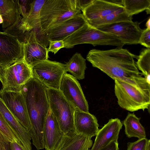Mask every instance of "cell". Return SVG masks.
Returning <instances> with one entry per match:
<instances>
[{
  "instance_id": "44dd1931",
  "label": "cell",
  "mask_w": 150,
  "mask_h": 150,
  "mask_svg": "<svg viewBox=\"0 0 150 150\" xmlns=\"http://www.w3.org/2000/svg\"><path fill=\"white\" fill-rule=\"evenodd\" d=\"M46 0H31L29 12L22 18L20 28L24 33L40 29V13Z\"/></svg>"
},
{
  "instance_id": "5bb4252c",
  "label": "cell",
  "mask_w": 150,
  "mask_h": 150,
  "mask_svg": "<svg viewBox=\"0 0 150 150\" xmlns=\"http://www.w3.org/2000/svg\"><path fill=\"white\" fill-rule=\"evenodd\" d=\"M22 58L23 44L16 37L0 31V65H8Z\"/></svg>"
},
{
  "instance_id": "ab89813d",
  "label": "cell",
  "mask_w": 150,
  "mask_h": 150,
  "mask_svg": "<svg viewBox=\"0 0 150 150\" xmlns=\"http://www.w3.org/2000/svg\"></svg>"
},
{
  "instance_id": "8992f818",
  "label": "cell",
  "mask_w": 150,
  "mask_h": 150,
  "mask_svg": "<svg viewBox=\"0 0 150 150\" xmlns=\"http://www.w3.org/2000/svg\"><path fill=\"white\" fill-rule=\"evenodd\" d=\"M47 91L50 110L64 134L76 132L74 108L59 90L47 88Z\"/></svg>"
},
{
  "instance_id": "ac0fdd59",
  "label": "cell",
  "mask_w": 150,
  "mask_h": 150,
  "mask_svg": "<svg viewBox=\"0 0 150 150\" xmlns=\"http://www.w3.org/2000/svg\"><path fill=\"white\" fill-rule=\"evenodd\" d=\"M74 120L75 131L78 134L90 138L96 135L99 125L93 114L76 109Z\"/></svg>"
},
{
  "instance_id": "d6986e66",
  "label": "cell",
  "mask_w": 150,
  "mask_h": 150,
  "mask_svg": "<svg viewBox=\"0 0 150 150\" xmlns=\"http://www.w3.org/2000/svg\"><path fill=\"white\" fill-rule=\"evenodd\" d=\"M92 145L91 138L71 132L64 134L54 150H90Z\"/></svg>"
},
{
  "instance_id": "74e56055",
  "label": "cell",
  "mask_w": 150,
  "mask_h": 150,
  "mask_svg": "<svg viewBox=\"0 0 150 150\" xmlns=\"http://www.w3.org/2000/svg\"><path fill=\"white\" fill-rule=\"evenodd\" d=\"M147 28L150 29V18H149L146 23Z\"/></svg>"
},
{
  "instance_id": "277c9868",
  "label": "cell",
  "mask_w": 150,
  "mask_h": 150,
  "mask_svg": "<svg viewBox=\"0 0 150 150\" xmlns=\"http://www.w3.org/2000/svg\"><path fill=\"white\" fill-rule=\"evenodd\" d=\"M64 48H71L76 45L89 44L97 45H112L122 48L125 45L115 36L92 27L88 22L63 40Z\"/></svg>"
},
{
  "instance_id": "3957f363",
  "label": "cell",
  "mask_w": 150,
  "mask_h": 150,
  "mask_svg": "<svg viewBox=\"0 0 150 150\" xmlns=\"http://www.w3.org/2000/svg\"><path fill=\"white\" fill-rule=\"evenodd\" d=\"M81 13L77 0H46L40 11L39 33Z\"/></svg>"
},
{
  "instance_id": "83f0119b",
  "label": "cell",
  "mask_w": 150,
  "mask_h": 150,
  "mask_svg": "<svg viewBox=\"0 0 150 150\" xmlns=\"http://www.w3.org/2000/svg\"><path fill=\"white\" fill-rule=\"evenodd\" d=\"M0 131L10 142H16L23 148L18 138L13 132L0 112Z\"/></svg>"
},
{
  "instance_id": "8d00e7d4",
  "label": "cell",
  "mask_w": 150,
  "mask_h": 150,
  "mask_svg": "<svg viewBox=\"0 0 150 150\" xmlns=\"http://www.w3.org/2000/svg\"><path fill=\"white\" fill-rule=\"evenodd\" d=\"M106 1L112 4L123 6V0H105Z\"/></svg>"
},
{
  "instance_id": "d590c367",
  "label": "cell",
  "mask_w": 150,
  "mask_h": 150,
  "mask_svg": "<svg viewBox=\"0 0 150 150\" xmlns=\"http://www.w3.org/2000/svg\"><path fill=\"white\" fill-rule=\"evenodd\" d=\"M11 150H24L23 148L16 142H11Z\"/></svg>"
},
{
  "instance_id": "9a60e30c",
  "label": "cell",
  "mask_w": 150,
  "mask_h": 150,
  "mask_svg": "<svg viewBox=\"0 0 150 150\" xmlns=\"http://www.w3.org/2000/svg\"><path fill=\"white\" fill-rule=\"evenodd\" d=\"M122 124L118 118L110 119L99 129L91 150H100L113 141H117Z\"/></svg>"
},
{
  "instance_id": "52a82bcc",
  "label": "cell",
  "mask_w": 150,
  "mask_h": 150,
  "mask_svg": "<svg viewBox=\"0 0 150 150\" xmlns=\"http://www.w3.org/2000/svg\"><path fill=\"white\" fill-rule=\"evenodd\" d=\"M33 77L32 68L23 58L8 65L0 66V81L3 91L20 92Z\"/></svg>"
},
{
  "instance_id": "f1b7e54d",
  "label": "cell",
  "mask_w": 150,
  "mask_h": 150,
  "mask_svg": "<svg viewBox=\"0 0 150 150\" xmlns=\"http://www.w3.org/2000/svg\"><path fill=\"white\" fill-rule=\"evenodd\" d=\"M22 17H21L11 26L4 30V32L9 34L17 38L22 43H23L28 34L30 32L24 33L20 28Z\"/></svg>"
},
{
  "instance_id": "7402d4cb",
  "label": "cell",
  "mask_w": 150,
  "mask_h": 150,
  "mask_svg": "<svg viewBox=\"0 0 150 150\" xmlns=\"http://www.w3.org/2000/svg\"><path fill=\"white\" fill-rule=\"evenodd\" d=\"M0 13L3 19L2 28L4 30L21 17L18 0H0Z\"/></svg>"
},
{
  "instance_id": "30bf717a",
  "label": "cell",
  "mask_w": 150,
  "mask_h": 150,
  "mask_svg": "<svg viewBox=\"0 0 150 150\" xmlns=\"http://www.w3.org/2000/svg\"><path fill=\"white\" fill-rule=\"evenodd\" d=\"M59 90L75 109L89 112L88 103L81 85L72 75L67 73L64 74Z\"/></svg>"
},
{
  "instance_id": "60d3db41",
  "label": "cell",
  "mask_w": 150,
  "mask_h": 150,
  "mask_svg": "<svg viewBox=\"0 0 150 150\" xmlns=\"http://www.w3.org/2000/svg\"></svg>"
},
{
  "instance_id": "4fadbf2b",
  "label": "cell",
  "mask_w": 150,
  "mask_h": 150,
  "mask_svg": "<svg viewBox=\"0 0 150 150\" xmlns=\"http://www.w3.org/2000/svg\"><path fill=\"white\" fill-rule=\"evenodd\" d=\"M87 22L81 13L51 27L41 35L49 42L63 40Z\"/></svg>"
},
{
  "instance_id": "4dcf8cb0",
  "label": "cell",
  "mask_w": 150,
  "mask_h": 150,
  "mask_svg": "<svg viewBox=\"0 0 150 150\" xmlns=\"http://www.w3.org/2000/svg\"><path fill=\"white\" fill-rule=\"evenodd\" d=\"M146 48H150V29L143 30L139 39V43Z\"/></svg>"
},
{
  "instance_id": "ffe728a7",
  "label": "cell",
  "mask_w": 150,
  "mask_h": 150,
  "mask_svg": "<svg viewBox=\"0 0 150 150\" xmlns=\"http://www.w3.org/2000/svg\"><path fill=\"white\" fill-rule=\"evenodd\" d=\"M0 112L23 146L26 148L30 146L31 139L30 132L15 117L0 98Z\"/></svg>"
},
{
  "instance_id": "f546056e",
  "label": "cell",
  "mask_w": 150,
  "mask_h": 150,
  "mask_svg": "<svg viewBox=\"0 0 150 150\" xmlns=\"http://www.w3.org/2000/svg\"><path fill=\"white\" fill-rule=\"evenodd\" d=\"M127 150H150V140L145 137L128 142Z\"/></svg>"
},
{
  "instance_id": "7a4b0ae2",
  "label": "cell",
  "mask_w": 150,
  "mask_h": 150,
  "mask_svg": "<svg viewBox=\"0 0 150 150\" xmlns=\"http://www.w3.org/2000/svg\"><path fill=\"white\" fill-rule=\"evenodd\" d=\"M47 87L33 77L21 91L24 97L30 124V133L33 144L39 150L45 148L43 130L50 110Z\"/></svg>"
},
{
  "instance_id": "6da1fadb",
  "label": "cell",
  "mask_w": 150,
  "mask_h": 150,
  "mask_svg": "<svg viewBox=\"0 0 150 150\" xmlns=\"http://www.w3.org/2000/svg\"><path fill=\"white\" fill-rule=\"evenodd\" d=\"M137 57L127 49L117 47L106 50L93 49L88 52L86 59L93 67L114 80L124 81L147 91L150 89V84L137 66L134 58Z\"/></svg>"
},
{
  "instance_id": "5b68a950",
  "label": "cell",
  "mask_w": 150,
  "mask_h": 150,
  "mask_svg": "<svg viewBox=\"0 0 150 150\" xmlns=\"http://www.w3.org/2000/svg\"><path fill=\"white\" fill-rule=\"evenodd\" d=\"M114 91L120 107L130 112L149 111L150 93L124 81L115 79Z\"/></svg>"
},
{
  "instance_id": "484cf974",
  "label": "cell",
  "mask_w": 150,
  "mask_h": 150,
  "mask_svg": "<svg viewBox=\"0 0 150 150\" xmlns=\"http://www.w3.org/2000/svg\"><path fill=\"white\" fill-rule=\"evenodd\" d=\"M123 6L126 13L132 16L144 10L150 13V0H123Z\"/></svg>"
},
{
  "instance_id": "9c48e42d",
  "label": "cell",
  "mask_w": 150,
  "mask_h": 150,
  "mask_svg": "<svg viewBox=\"0 0 150 150\" xmlns=\"http://www.w3.org/2000/svg\"><path fill=\"white\" fill-rule=\"evenodd\" d=\"M96 28L116 36L125 44L139 43L143 31L137 22L123 21L98 26Z\"/></svg>"
},
{
  "instance_id": "8fae6325",
  "label": "cell",
  "mask_w": 150,
  "mask_h": 150,
  "mask_svg": "<svg viewBox=\"0 0 150 150\" xmlns=\"http://www.w3.org/2000/svg\"><path fill=\"white\" fill-rule=\"evenodd\" d=\"M0 98L22 125L29 132L30 124L26 105L21 92L0 91Z\"/></svg>"
},
{
  "instance_id": "2e32d148",
  "label": "cell",
  "mask_w": 150,
  "mask_h": 150,
  "mask_svg": "<svg viewBox=\"0 0 150 150\" xmlns=\"http://www.w3.org/2000/svg\"><path fill=\"white\" fill-rule=\"evenodd\" d=\"M123 8V6L111 4L105 0H93L88 6L81 11L88 23L103 18Z\"/></svg>"
},
{
  "instance_id": "603a6c76",
  "label": "cell",
  "mask_w": 150,
  "mask_h": 150,
  "mask_svg": "<svg viewBox=\"0 0 150 150\" xmlns=\"http://www.w3.org/2000/svg\"><path fill=\"white\" fill-rule=\"evenodd\" d=\"M140 118L134 113H128L122 123L125 128V134L129 138L136 137L139 139L146 137L144 128L140 122Z\"/></svg>"
},
{
  "instance_id": "f35d334b",
  "label": "cell",
  "mask_w": 150,
  "mask_h": 150,
  "mask_svg": "<svg viewBox=\"0 0 150 150\" xmlns=\"http://www.w3.org/2000/svg\"><path fill=\"white\" fill-rule=\"evenodd\" d=\"M3 22V19L1 16L0 14V24H2Z\"/></svg>"
},
{
  "instance_id": "e575fe53",
  "label": "cell",
  "mask_w": 150,
  "mask_h": 150,
  "mask_svg": "<svg viewBox=\"0 0 150 150\" xmlns=\"http://www.w3.org/2000/svg\"><path fill=\"white\" fill-rule=\"evenodd\" d=\"M118 142L113 141L100 150H118Z\"/></svg>"
},
{
  "instance_id": "4316f807",
  "label": "cell",
  "mask_w": 150,
  "mask_h": 150,
  "mask_svg": "<svg viewBox=\"0 0 150 150\" xmlns=\"http://www.w3.org/2000/svg\"><path fill=\"white\" fill-rule=\"evenodd\" d=\"M137 59L136 64L138 69L150 84V48L143 50Z\"/></svg>"
},
{
  "instance_id": "cb8c5ba5",
  "label": "cell",
  "mask_w": 150,
  "mask_h": 150,
  "mask_svg": "<svg viewBox=\"0 0 150 150\" xmlns=\"http://www.w3.org/2000/svg\"><path fill=\"white\" fill-rule=\"evenodd\" d=\"M65 67L67 72H70L77 80L84 78L86 68V59L80 53L74 54L65 64Z\"/></svg>"
},
{
  "instance_id": "836d02e7",
  "label": "cell",
  "mask_w": 150,
  "mask_h": 150,
  "mask_svg": "<svg viewBox=\"0 0 150 150\" xmlns=\"http://www.w3.org/2000/svg\"><path fill=\"white\" fill-rule=\"evenodd\" d=\"M11 143L0 131V150H11Z\"/></svg>"
},
{
  "instance_id": "d4e9b609",
  "label": "cell",
  "mask_w": 150,
  "mask_h": 150,
  "mask_svg": "<svg viewBox=\"0 0 150 150\" xmlns=\"http://www.w3.org/2000/svg\"><path fill=\"white\" fill-rule=\"evenodd\" d=\"M132 18V16H128L126 13L123 8L103 18L88 23L92 27L96 28L99 26L121 22L131 21Z\"/></svg>"
},
{
  "instance_id": "7c38bea8",
  "label": "cell",
  "mask_w": 150,
  "mask_h": 150,
  "mask_svg": "<svg viewBox=\"0 0 150 150\" xmlns=\"http://www.w3.org/2000/svg\"><path fill=\"white\" fill-rule=\"evenodd\" d=\"M23 59L31 68L48 59V48L46 45L39 40L35 30H31L27 35L23 44Z\"/></svg>"
},
{
  "instance_id": "1f68e13d",
  "label": "cell",
  "mask_w": 150,
  "mask_h": 150,
  "mask_svg": "<svg viewBox=\"0 0 150 150\" xmlns=\"http://www.w3.org/2000/svg\"><path fill=\"white\" fill-rule=\"evenodd\" d=\"M64 44L63 40H56L49 42V46L48 48V52H51L56 54L61 49L64 48Z\"/></svg>"
},
{
  "instance_id": "d6a6232c",
  "label": "cell",
  "mask_w": 150,
  "mask_h": 150,
  "mask_svg": "<svg viewBox=\"0 0 150 150\" xmlns=\"http://www.w3.org/2000/svg\"><path fill=\"white\" fill-rule=\"evenodd\" d=\"M31 0H18V2L21 14L23 17L29 12L30 8Z\"/></svg>"
},
{
  "instance_id": "e0dca14e",
  "label": "cell",
  "mask_w": 150,
  "mask_h": 150,
  "mask_svg": "<svg viewBox=\"0 0 150 150\" xmlns=\"http://www.w3.org/2000/svg\"><path fill=\"white\" fill-rule=\"evenodd\" d=\"M64 134L50 109L43 130V141L46 150H54Z\"/></svg>"
},
{
  "instance_id": "ba28073f",
  "label": "cell",
  "mask_w": 150,
  "mask_h": 150,
  "mask_svg": "<svg viewBox=\"0 0 150 150\" xmlns=\"http://www.w3.org/2000/svg\"><path fill=\"white\" fill-rule=\"evenodd\" d=\"M32 70L33 77L47 88L58 90L63 75L67 72L65 64L48 59L33 66Z\"/></svg>"
}]
</instances>
